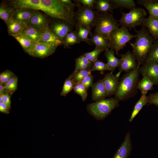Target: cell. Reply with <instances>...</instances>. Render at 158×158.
I'll use <instances>...</instances> for the list:
<instances>
[{
  "label": "cell",
  "instance_id": "1",
  "mask_svg": "<svg viewBox=\"0 0 158 158\" xmlns=\"http://www.w3.org/2000/svg\"><path fill=\"white\" fill-rule=\"evenodd\" d=\"M136 32L134 43H129L133 49L132 53L137 61L139 68L145 62L147 55L152 48L154 39L150 34L146 27L143 25L139 30L135 29Z\"/></svg>",
  "mask_w": 158,
  "mask_h": 158
},
{
  "label": "cell",
  "instance_id": "2",
  "mask_svg": "<svg viewBox=\"0 0 158 158\" xmlns=\"http://www.w3.org/2000/svg\"><path fill=\"white\" fill-rule=\"evenodd\" d=\"M137 68L126 72L119 82L114 98L123 101L135 95L139 82V72Z\"/></svg>",
  "mask_w": 158,
  "mask_h": 158
},
{
  "label": "cell",
  "instance_id": "3",
  "mask_svg": "<svg viewBox=\"0 0 158 158\" xmlns=\"http://www.w3.org/2000/svg\"><path fill=\"white\" fill-rule=\"evenodd\" d=\"M40 1L47 15L72 26L75 25V12L65 7L59 0H40Z\"/></svg>",
  "mask_w": 158,
  "mask_h": 158
},
{
  "label": "cell",
  "instance_id": "4",
  "mask_svg": "<svg viewBox=\"0 0 158 158\" xmlns=\"http://www.w3.org/2000/svg\"><path fill=\"white\" fill-rule=\"evenodd\" d=\"M119 101L114 98L105 99L87 105L88 112L96 119L102 120L119 106Z\"/></svg>",
  "mask_w": 158,
  "mask_h": 158
},
{
  "label": "cell",
  "instance_id": "5",
  "mask_svg": "<svg viewBox=\"0 0 158 158\" xmlns=\"http://www.w3.org/2000/svg\"><path fill=\"white\" fill-rule=\"evenodd\" d=\"M113 15L109 13L96 12V18L94 33H99L109 39L113 31L119 28V24Z\"/></svg>",
  "mask_w": 158,
  "mask_h": 158
},
{
  "label": "cell",
  "instance_id": "6",
  "mask_svg": "<svg viewBox=\"0 0 158 158\" xmlns=\"http://www.w3.org/2000/svg\"><path fill=\"white\" fill-rule=\"evenodd\" d=\"M122 16L117 20L119 25L126 27L130 30L135 29L137 26L142 25L147 15V12L142 8H135L125 13L120 12Z\"/></svg>",
  "mask_w": 158,
  "mask_h": 158
},
{
  "label": "cell",
  "instance_id": "7",
  "mask_svg": "<svg viewBox=\"0 0 158 158\" xmlns=\"http://www.w3.org/2000/svg\"><path fill=\"white\" fill-rule=\"evenodd\" d=\"M136 36V35L130 34L127 27L121 26L120 28L111 32L109 35L108 40L111 48L114 50L117 55L118 51L123 49L128 42Z\"/></svg>",
  "mask_w": 158,
  "mask_h": 158
},
{
  "label": "cell",
  "instance_id": "8",
  "mask_svg": "<svg viewBox=\"0 0 158 158\" xmlns=\"http://www.w3.org/2000/svg\"><path fill=\"white\" fill-rule=\"evenodd\" d=\"M78 5V9L74 13L75 25L76 27L80 26L91 30L95 25L96 12L91 8Z\"/></svg>",
  "mask_w": 158,
  "mask_h": 158
},
{
  "label": "cell",
  "instance_id": "9",
  "mask_svg": "<svg viewBox=\"0 0 158 158\" xmlns=\"http://www.w3.org/2000/svg\"><path fill=\"white\" fill-rule=\"evenodd\" d=\"M139 71L143 77L158 85V63L152 62H145L139 68Z\"/></svg>",
  "mask_w": 158,
  "mask_h": 158
},
{
  "label": "cell",
  "instance_id": "10",
  "mask_svg": "<svg viewBox=\"0 0 158 158\" xmlns=\"http://www.w3.org/2000/svg\"><path fill=\"white\" fill-rule=\"evenodd\" d=\"M27 25L42 33L49 28V21L47 17L41 12L36 11Z\"/></svg>",
  "mask_w": 158,
  "mask_h": 158
},
{
  "label": "cell",
  "instance_id": "11",
  "mask_svg": "<svg viewBox=\"0 0 158 158\" xmlns=\"http://www.w3.org/2000/svg\"><path fill=\"white\" fill-rule=\"evenodd\" d=\"M120 73L119 72L114 75L111 72L106 74L102 79L107 90L108 97L115 95L118 85V77Z\"/></svg>",
  "mask_w": 158,
  "mask_h": 158
},
{
  "label": "cell",
  "instance_id": "12",
  "mask_svg": "<svg viewBox=\"0 0 158 158\" xmlns=\"http://www.w3.org/2000/svg\"><path fill=\"white\" fill-rule=\"evenodd\" d=\"M120 55L121 57V63L118 67L119 72L121 73L124 71L126 73L139 68L135 56L129 50L126 53Z\"/></svg>",
  "mask_w": 158,
  "mask_h": 158
},
{
  "label": "cell",
  "instance_id": "13",
  "mask_svg": "<svg viewBox=\"0 0 158 158\" xmlns=\"http://www.w3.org/2000/svg\"><path fill=\"white\" fill-rule=\"evenodd\" d=\"M58 47L36 42L29 55L35 57L43 59L53 54Z\"/></svg>",
  "mask_w": 158,
  "mask_h": 158
},
{
  "label": "cell",
  "instance_id": "14",
  "mask_svg": "<svg viewBox=\"0 0 158 158\" xmlns=\"http://www.w3.org/2000/svg\"><path fill=\"white\" fill-rule=\"evenodd\" d=\"M73 26L66 22L59 20L53 22L49 28L52 32L63 42L66 36L72 31Z\"/></svg>",
  "mask_w": 158,
  "mask_h": 158
},
{
  "label": "cell",
  "instance_id": "15",
  "mask_svg": "<svg viewBox=\"0 0 158 158\" xmlns=\"http://www.w3.org/2000/svg\"><path fill=\"white\" fill-rule=\"evenodd\" d=\"M37 43L45 44L58 46L63 42L49 28L41 33L40 40Z\"/></svg>",
  "mask_w": 158,
  "mask_h": 158
},
{
  "label": "cell",
  "instance_id": "16",
  "mask_svg": "<svg viewBox=\"0 0 158 158\" xmlns=\"http://www.w3.org/2000/svg\"><path fill=\"white\" fill-rule=\"evenodd\" d=\"M132 148L130 135L129 132L112 158H127L130 154Z\"/></svg>",
  "mask_w": 158,
  "mask_h": 158
},
{
  "label": "cell",
  "instance_id": "17",
  "mask_svg": "<svg viewBox=\"0 0 158 158\" xmlns=\"http://www.w3.org/2000/svg\"><path fill=\"white\" fill-rule=\"evenodd\" d=\"M17 8H27L35 10H40L45 13V8L40 0H17L14 1Z\"/></svg>",
  "mask_w": 158,
  "mask_h": 158
},
{
  "label": "cell",
  "instance_id": "18",
  "mask_svg": "<svg viewBox=\"0 0 158 158\" xmlns=\"http://www.w3.org/2000/svg\"><path fill=\"white\" fill-rule=\"evenodd\" d=\"M92 99V101L97 102L105 99L107 93L102 80L93 83L91 86Z\"/></svg>",
  "mask_w": 158,
  "mask_h": 158
},
{
  "label": "cell",
  "instance_id": "19",
  "mask_svg": "<svg viewBox=\"0 0 158 158\" xmlns=\"http://www.w3.org/2000/svg\"><path fill=\"white\" fill-rule=\"evenodd\" d=\"M36 11L27 8L17 9L13 10L12 19L19 21L27 25Z\"/></svg>",
  "mask_w": 158,
  "mask_h": 158
},
{
  "label": "cell",
  "instance_id": "20",
  "mask_svg": "<svg viewBox=\"0 0 158 158\" xmlns=\"http://www.w3.org/2000/svg\"><path fill=\"white\" fill-rule=\"evenodd\" d=\"M142 25L153 38L158 39V18L149 16L145 18Z\"/></svg>",
  "mask_w": 158,
  "mask_h": 158
},
{
  "label": "cell",
  "instance_id": "21",
  "mask_svg": "<svg viewBox=\"0 0 158 158\" xmlns=\"http://www.w3.org/2000/svg\"><path fill=\"white\" fill-rule=\"evenodd\" d=\"M104 55L107 61V64L110 71L113 73L116 68L120 66L121 59H118L115 56L114 50L111 48L105 51Z\"/></svg>",
  "mask_w": 158,
  "mask_h": 158
},
{
  "label": "cell",
  "instance_id": "22",
  "mask_svg": "<svg viewBox=\"0 0 158 158\" xmlns=\"http://www.w3.org/2000/svg\"><path fill=\"white\" fill-rule=\"evenodd\" d=\"M89 42L105 51L111 48L109 40L100 33H94L89 39Z\"/></svg>",
  "mask_w": 158,
  "mask_h": 158
},
{
  "label": "cell",
  "instance_id": "23",
  "mask_svg": "<svg viewBox=\"0 0 158 158\" xmlns=\"http://www.w3.org/2000/svg\"><path fill=\"white\" fill-rule=\"evenodd\" d=\"M137 3L143 5L147 10L149 16L158 18V1L149 0H138Z\"/></svg>",
  "mask_w": 158,
  "mask_h": 158
},
{
  "label": "cell",
  "instance_id": "24",
  "mask_svg": "<svg viewBox=\"0 0 158 158\" xmlns=\"http://www.w3.org/2000/svg\"><path fill=\"white\" fill-rule=\"evenodd\" d=\"M13 37L18 42L24 50L29 55L36 42L31 40L22 34Z\"/></svg>",
  "mask_w": 158,
  "mask_h": 158
},
{
  "label": "cell",
  "instance_id": "25",
  "mask_svg": "<svg viewBox=\"0 0 158 158\" xmlns=\"http://www.w3.org/2000/svg\"><path fill=\"white\" fill-rule=\"evenodd\" d=\"M6 24L8 34L12 36L21 34L27 25L19 21L12 19Z\"/></svg>",
  "mask_w": 158,
  "mask_h": 158
},
{
  "label": "cell",
  "instance_id": "26",
  "mask_svg": "<svg viewBox=\"0 0 158 158\" xmlns=\"http://www.w3.org/2000/svg\"><path fill=\"white\" fill-rule=\"evenodd\" d=\"M95 4L97 12L99 13H113V10L115 8L109 0H96Z\"/></svg>",
  "mask_w": 158,
  "mask_h": 158
},
{
  "label": "cell",
  "instance_id": "27",
  "mask_svg": "<svg viewBox=\"0 0 158 158\" xmlns=\"http://www.w3.org/2000/svg\"><path fill=\"white\" fill-rule=\"evenodd\" d=\"M21 34L35 42H38L41 35V32L27 25L23 29Z\"/></svg>",
  "mask_w": 158,
  "mask_h": 158
},
{
  "label": "cell",
  "instance_id": "28",
  "mask_svg": "<svg viewBox=\"0 0 158 158\" xmlns=\"http://www.w3.org/2000/svg\"><path fill=\"white\" fill-rule=\"evenodd\" d=\"M148 103L147 96L146 95L142 94L140 98L137 102L134 107L131 115L129 119V121L131 122L143 107Z\"/></svg>",
  "mask_w": 158,
  "mask_h": 158
},
{
  "label": "cell",
  "instance_id": "29",
  "mask_svg": "<svg viewBox=\"0 0 158 158\" xmlns=\"http://www.w3.org/2000/svg\"><path fill=\"white\" fill-rule=\"evenodd\" d=\"M109 0L114 6L115 8H126L131 10L136 8V4L133 0Z\"/></svg>",
  "mask_w": 158,
  "mask_h": 158
},
{
  "label": "cell",
  "instance_id": "30",
  "mask_svg": "<svg viewBox=\"0 0 158 158\" xmlns=\"http://www.w3.org/2000/svg\"><path fill=\"white\" fill-rule=\"evenodd\" d=\"M77 32V30L76 29L68 33L65 37L63 44L65 46L69 47L70 46L80 43V42L78 38Z\"/></svg>",
  "mask_w": 158,
  "mask_h": 158
},
{
  "label": "cell",
  "instance_id": "31",
  "mask_svg": "<svg viewBox=\"0 0 158 158\" xmlns=\"http://www.w3.org/2000/svg\"><path fill=\"white\" fill-rule=\"evenodd\" d=\"M75 62L74 72L87 68L91 69L92 66V63L83 55L76 58Z\"/></svg>",
  "mask_w": 158,
  "mask_h": 158
},
{
  "label": "cell",
  "instance_id": "32",
  "mask_svg": "<svg viewBox=\"0 0 158 158\" xmlns=\"http://www.w3.org/2000/svg\"><path fill=\"white\" fill-rule=\"evenodd\" d=\"M153 83L146 77H143L138 82L137 89L141 91L142 94L146 95L147 92L153 89Z\"/></svg>",
  "mask_w": 158,
  "mask_h": 158
},
{
  "label": "cell",
  "instance_id": "33",
  "mask_svg": "<svg viewBox=\"0 0 158 158\" xmlns=\"http://www.w3.org/2000/svg\"><path fill=\"white\" fill-rule=\"evenodd\" d=\"M152 62L158 63V40H155L152 47L147 56L145 62Z\"/></svg>",
  "mask_w": 158,
  "mask_h": 158
},
{
  "label": "cell",
  "instance_id": "34",
  "mask_svg": "<svg viewBox=\"0 0 158 158\" xmlns=\"http://www.w3.org/2000/svg\"><path fill=\"white\" fill-rule=\"evenodd\" d=\"M91 73L90 68H86L73 72L71 75L75 84L79 83Z\"/></svg>",
  "mask_w": 158,
  "mask_h": 158
},
{
  "label": "cell",
  "instance_id": "35",
  "mask_svg": "<svg viewBox=\"0 0 158 158\" xmlns=\"http://www.w3.org/2000/svg\"><path fill=\"white\" fill-rule=\"evenodd\" d=\"M13 10L7 6L1 5L0 18L6 24L12 19Z\"/></svg>",
  "mask_w": 158,
  "mask_h": 158
},
{
  "label": "cell",
  "instance_id": "36",
  "mask_svg": "<svg viewBox=\"0 0 158 158\" xmlns=\"http://www.w3.org/2000/svg\"><path fill=\"white\" fill-rule=\"evenodd\" d=\"M78 31L77 35L78 39L80 41H83L90 45H92L89 42L88 35L90 30L88 29L79 26L76 27Z\"/></svg>",
  "mask_w": 158,
  "mask_h": 158
},
{
  "label": "cell",
  "instance_id": "37",
  "mask_svg": "<svg viewBox=\"0 0 158 158\" xmlns=\"http://www.w3.org/2000/svg\"><path fill=\"white\" fill-rule=\"evenodd\" d=\"M18 78L15 75L11 78L4 86L5 93L13 94L17 88Z\"/></svg>",
  "mask_w": 158,
  "mask_h": 158
},
{
  "label": "cell",
  "instance_id": "38",
  "mask_svg": "<svg viewBox=\"0 0 158 158\" xmlns=\"http://www.w3.org/2000/svg\"><path fill=\"white\" fill-rule=\"evenodd\" d=\"M104 51L103 49L95 46V49L92 51L84 53L82 55L92 63L97 60L100 54Z\"/></svg>",
  "mask_w": 158,
  "mask_h": 158
},
{
  "label": "cell",
  "instance_id": "39",
  "mask_svg": "<svg viewBox=\"0 0 158 158\" xmlns=\"http://www.w3.org/2000/svg\"><path fill=\"white\" fill-rule=\"evenodd\" d=\"M74 85L75 83L70 75L64 81L62 90L60 93L61 95L65 97L73 89Z\"/></svg>",
  "mask_w": 158,
  "mask_h": 158
},
{
  "label": "cell",
  "instance_id": "40",
  "mask_svg": "<svg viewBox=\"0 0 158 158\" xmlns=\"http://www.w3.org/2000/svg\"><path fill=\"white\" fill-rule=\"evenodd\" d=\"M73 90L75 92L80 95L83 101L86 100L87 95V90L80 82L75 84Z\"/></svg>",
  "mask_w": 158,
  "mask_h": 158
},
{
  "label": "cell",
  "instance_id": "41",
  "mask_svg": "<svg viewBox=\"0 0 158 158\" xmlns=\"http://www.w3.org/2000/svg\"><path fill=\"white\" fill-rule=\"evenodd\" d=\"M90 70L91 72L94 71H99L103 74L105 71H110L107 63L97 59L92 63V66Z\"/></svg>",
  "mask_w": 158,
  "mask_h": 158
},
{
  "label": "cell",
  "instance_id": "42",
  "mask_svg": "<svg viewBox=\"0 0 158 158\" xmlns=\"http://www.w3.org/2000/svg\"><path fill=\"white\" fill-rule=\"evenodd\" d=\"M16 75L11 71L6 70L0 74V82L4 86L9 80Z\"/></svg>",
  "mask_w": 158,
  "mask_h": 158
},
{
  "label": "cell",
  "instance_id": "43",
  "mask_svg": "<svg viewBox=\"0 0 158 158\" xmlns=\"http://www.w3.org/2000/svg\"><path fill=\"white\" fill-rule=\"evenodd\" d=\"M93 77L91 73L85 78L82 79L80 82L84 86L87 90L93 84Z\"/></svg>",
  "mask_w": 158,
  "mask_h": 158
},
{
  "label": "cell",
  "instance_id": "44",
  "mask_svg": "<svg viewBox=\"0 0 158 158\" xmlns=\"http://www.w3.org/2000/svg\"><path fill=\"white\" fill-rule=\"evenodd\" d=\"M147 96L148 104H154L158 106V92L151 93Z\"/></svg>",
  "mask_w": 158,
  "mask_h": 158
},
{
  "label": "cell",
  "instance_id": "45",
  "mask_svg": "<svg viewBox=\"0 0 158 158\" xmlns=\"http://www.w3.org/2000/svg\"><path fill=\"white\" fill-rule=\"evenodd\" d=\"M3 102L6 104L10 110L11 107L10 95L8 92H5L3 95Z\"/></svg>",
  "mask_w": 158,
  "mask_h": 158
},
{
  "label": "cell",
  "instance_id": "46",
  "mask_svg": "<svg viewBox=\"0 0 158 158\" xmlns=\"http://www.w3.org/2000/svg\"><path fill=\"white\" fill-rule=\"evenodd\" d=\"M83 5V6L89 8L92 7L95 4L96 0H77Z\"/></svg>",
  "mask_w": 158,
  "mask_h": 158
},
{
  "label": "cell",
  "instance_id": "47",
  "mask_svg": "<svg viewBox=\"0 0 158 158\" xmlns=\"http://www.w3.org/2000/svg\"><path fill=\"white\" fill-rule=\"evenodd\" d=\"M61 3L68 9L73 11L75 5L70 0H59Z\"/></svg>",
  "mask_w": 158,
  "mask_h": 158
},
{
  "label": "cell",
  "instance_id": "48",
  "mask_svg": "<svg viewBox=\"0 0 158 158\" xmlns=\"http://www.w3.org/2000/svg\"><path fill=\"white\" fill-rule=\"evenodd\" d=\"M9 109L6 105L3 102H0V111L2 113L8 114L9 113Z\"/></svg>",
  "mask_w": 158,
  "mask_h": 158
},
{
  "label": "cell",
  "instance_id": "49",
  "mask_svg": "<svg viewBox=\"0 0 158 158\" xmlns=\"http://www.w3.org/2000/svg\"><path fill=\"white\" fill-rule=\"evenodd\" d=\"M4 86L0 82V94H4Z\"/></svg>",
  "mask_w": 158,
  "mask_h": 158
},
{
  "label": "cell",
  "instance_id": "50",
  "mask_svg": "<svg viewBox=\"0 0 158 158\" xmlns=\"http://www.w3.org/2000/svg\"><path fill=\"white\" fill-rule=\"evenodd\" d=\"M4 94H0V102H2L3 97Z\"/></svg>",
  "mask_w": 158,
  "mask_h": 158
}]
</instances>
